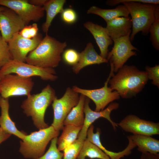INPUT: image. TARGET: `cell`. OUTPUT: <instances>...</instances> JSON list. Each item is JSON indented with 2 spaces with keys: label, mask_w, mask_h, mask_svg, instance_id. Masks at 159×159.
Segmentation results:
<instances>
[{
  "label": "cell",
  "mask_w": 159,
  "mask_h": 159,
  "mask_svg": "<svg viewBox=\"0 0 159 159\" xmlns=\"http://www.w3.org/2000/svg\"><path fill=\"white\" fill-rule=\"evenodd\" d=\"M110 79V87L124 98H130L140 92L148 80L145 71L133 65H124Z\"/></svg>",
  "instance_id": "1"
},
{
  "label": "cell",
  "mask_w": 159,
  "mask_h": 159,
  "mask_svg": "<svg viewBox=\"0 0 159 159\" xmlns=\"http://www.w3.org/2000/svg\"><path fill=\"white\" fill-rule=\"evenodd\" d=\"M67 46L66 42H61L46 34L36 48L28 54L26 62L40 68L54 69L59 65Z\"/></svg>",
  "instance_id": "2"
},
{
  "label": "cell",
  "mask_w": 159,
  "mask_h": 159,
  "mask_svg": "<svg viewBox=\"0 0 159 159\" xmlns=\"http://www.w3.org/2000/svg\"><path fill=\"white\" fill-rule=\"evenodd\" d=\"M57 97L54 90L48 85L39 93L31 94L22 102L21 107L27 116L30 117L39 130L49 127L44 121L47 107Z\"/></svg>",
  "instance_id": "3"
},
{
  "label": "cell",
  "mask_w": 159,
  "mask_h": 159,
  "mask_svg": "<svg viewBox=\"0 0 159 159\" xmlns=\"http://www.w3.org/2000/svg\"><path fill=\"white\" fill-rule=\"evenodd\" d=\"M59 133L52 125L31 132L20 141L19 151L25 158L37 159L45 153L49 141L57 137Z\"/></svg>",
  "instance_id": "4"
},
{
  "label": "cell",
  "mask_w": 159,
  "mask_h": 159,
  "mask_svg": "<svg viewBox=\"0 0 159 159\" xmlns=\"http://www.w3.org/2000/svg\"><path fill=\"white\" fill-rule=\"evenodd\" d=\"M122 4L125 6L131 16V42L140 32L143 35L147 36L154 20V11L157 5L136 2L124 3Z\"/></svg>",
  "instance_id": "5"
},
{
  "label": "cell",
  "mask_w": 159,
  "mask_h": 159,
  "mask_svg": "<svg viewBox=\"0 0 159 159\" xmlns=\"http://www.w3.org/2000/svg\"><path fill=\"white\" fill-rule=\"evenodd\" d=\"M14 74L26 77H39L44 80L54 81L57 76L53 68H43L12 59L0 69V77L6 75Z\"/></svg>",
  "instance_id": "6"
},
{
  "label": "cell",
  "mask_w": 159,
  "mask_h": 159,
  "mask_svg": "<svg viewBox=\"0 0 159 159\" xmlns=\"http://www.w3.org/2000/svg\"><path fill=\"white\" fill-rule=\"evenodd\" d=\"M34 83L31 77H26L14 74L1 78L0 96L5 98L14 96L30 95Z\"/></svg>",
  "instance_id": "7"
},
{
  "label": "cell",
  "mask_w": 159,
  "mask_h": 159,
  "mask_svg": "<svg viewBox=\"0 0 159 159\" xmlns=\"http://www.w3.org/2000/svg\"><path fill=\"white\" fill-rule=\"evenodd\" d=\"M110 67L109 76L102 87L98 89L87 90L74 86L72 88L75 92L92 100L95 104V111H96L103 110L109 103L115 100L119 99L120 97V96L117 91H112V90L108 86L110 80L114 74V68L112 67Z\"/></svg>",
  "instance_id": "8"
},
{
  "label": "cell",
  "mask_w": 159,
  "mask_h": 159,
  "mask_svg": "<svg viewBox=\"0 0 159 159\" xmlns=\"http://www.w3.org/2000/svg\"><path fill=\"white\" fill-rule=\"evenodd\" d=\"M78 93L72 88L68 87L63 96L59 99L55 98L52 103L54 119L51 125L59 131L64 127L63 122L67 115L78 103Z\"/></svg>",
  "instance_id": "9"
},
{
  "label": "cell",
  "mask_w": 159,
  "mask_h": 159,
  "mask_svg": "<svg viewBox=\"0 0 159 159\" xmlns=\"http://www.w3.org/2000/svg\"><path fill=\"white\" fill-rule=\"evenodd\" d=\"M131 32L124 37L113 40L114 46L108 52L107 59L109 60L114 72H117L131 57L137 55L134 50L138 49L131 43L130 38Z\"/></svg>",
  "instance_id": "10"
},
{
  "label": "cell",
  "mask_w": 159,
  "mask_h": 159,
  "mask_svg": "<svg viewBox=\"0 0 159 159\" xmlns=\"http://www.w3.org/2000/svg\"><path fill=\"white\" fill-rule=\"evenodd\" d=\"M0 5L14 11L26 25L30 21H37L44 15L43 7L33 5L27 0H0Z\"/></svg>",
  "instance_id": "11"
},
{
  "label": "cell",
  "mask_w": 159,
  "mask_h": 159,
  "mask_svg": "<svg viewBox=\"0 0 159 159\" xmlns=\"http://www.w3.org/2000/svg\"><path fill=\"white\" fill-rule=\"evenodd\" d=\"M42 39V34L40 33H38L31 39L22 37L19 32L16 34L8 42L13 59L26 62L28 54L36 48Z\"/></svg>",
  "instance_id": "12"
},
{
  "label": "cell",
  "mask_w": 159,
  "mask_h": 159,
  "mask_svg": "<svg viewBox=\"0 0 159 159\" xmlns=\"http://www.w3.org/2000/svg\"><path fill=\"white\" fill-rule=\"evenodd\" d=\"M125 132L151 136L159 134V123L140 119L137 116L130 115L117 123Z\"/></svg>",
  "instance_id": "13"
},
{
  "label": "cell",
  "mask_w": 159,
  "mask_h": 159,
  "mask_svg": "<svg viewBox=\"0 0 159 159\" xmlns=\"http://www.w3.org/2000/svg\"><path fill=\"white\" fill-rule=\"evenodd\" d=\"M90 102V99L86 97L84 108V112L85 114L84 121L77 138H78L84 140L87 138V131L90 126L99 118L102 117L107 119L111 124L115 131L116 130L117 127L118 126L117 123L112 120L110 115L112 111L118 108V103L116 102L112 103L105 109L97 112L93 111L90 108L89 106Z\"/></svg>",
  "instance_id": "14"
},
{
  "label": "cell",
  "mask_w": 159,
  "mask_h": 159,
  "mask_svg": "<svg viewBox=\"0 0 159 159\" xmlns=\"http://www.w3.org/2000/svg\"><path fill=\"white\" fill-rule=\"evenodd\" d=\"M25 26L23 20L13 10L6 8L0 12V32L7 42Z\"/></svg>",
  "instance_id": "15"
},
{
  "label": "cell",
  "mask_w": 159,
  "mask_h": 159,
  "mask_svg": "<svg viewBox=\"0 0 159 159\" xmlns=\"http://www.w3.org/2000/svg\"><path fill=\"white\" fill-rule=\"evenodd\" d=\"M85 28L91 33L99 48L100 55L107 59L108 47L112 44L113 41L108 34L105 27L88 21L84 24Z\"/></svg>",
  "instance_id": "16"
},
{
  "label": "cell",
  "mask_w": 159,
  "mask_h": 159,
  "mask_svg": "<svg viewBox=\"0 0 159 159\" xmlns=\"http://www.w3.org/2000/svg\"><path fill=\"white\" fill-rule=\"evenodd\" d=\"M94 126L92 125L89 127L87 132V138L91 142L95 145L107 155L111 159H120L130 154L132 150L136 145L130 139H128V144L123 150L115 152L107 150L102 144L100 139L101 130L97 128L96 133L94 132Z\"/></svg>",
  "instance_id": "17"
},
{
  "label": "cell",
  "mask_w": 159,
  "mask_h": 159,
  "mask_svg": "<svg viewBox=\"0 0 159 159\" xmlns=\"http://www.w3.org/2000/svg\"><path fill=\"white\" fill-rule=\"evenodd\" d=\"M0 127L6 132L23 140L27 134L24 131L19 130L15 123L11 119L9 113V98H5L0 96Z\"/></svg>",
  "instance_id": "18"
},
{
  "label": "cell",
  "mask_w": 159,
  "mask_h": 159,
  "mask_svg": "<svg viewBox=\"0 0 159 159\" xmlns=\"http://www.w3.org/2000/svg\"><path fill=\"white\" fill-rule=\"evenodd\" d=\"M108 61L99 55L95 51L92 43H87L85 49L80 53V57L77 63L73 66V72L78 74L86 66L95 64L107 63Z\"/></svg>",
  "instance_id": "19"
},
{
  "label": "cell",
  "mask_w": 159,
  "mask_h": 159,
  "mask_svg": "<svg viewBox=\"0 0 159 159\" xmlns=\"http://www.w3.org/2000/svg\"><path fill=\"white\" fill-rule=\"evenodd\" d=\"M106 23V29L112 40L124 37L131 32L132 21L129 16L117 17Z\"/></svg>",
  "instance_id": "20"
},
{
  "label": "cell",
  "mask_w": 159,
  "mask_h": 159,
  "mask_svg": "<svg viewBox=\"0 0 159 159\" xmlns=\"http://www.w3.org/2000/svg\"><path fill=\"white\" fill-rule=\"evenodd\" d=\"M138 146V150L142 153L157 154L159 153V140L151 136L133 134L127 137Z\"/></svg>",
  "instance_id": "21"
},
{
  "label": "cell",
  "mask_w": 159,
  "mask_h": 159,
  "mask_svg": "<svg viewBox=\"0 0 159 159\" xmlns=\"http://www.w3.org/2000/svg\"><path fill=\"white\" fill-rule=\"evenodd\" d=\"M87 13L97 15L103 18L106 22L117 17L129 16L128 11L123 4L111 9H102L96 6H92L87 10Z\"/></svg>",
  "instance_id": "22"
},
{
  "label": "cell",
  "mask_w": 159,
  "mask_h": 159,
  "mask_svg": "<svg viewBox=\"0 0 159 159\" xmlns=\"http://www.w3.org/2000/svg\"><path fill=\"white\" fill-rule=\"evenodd\" d=\"M66 2L65 0H47L43 6L44 11L46 12V17L45 21L42 25V30L46 34H47L55 16L58 14H60L63 10Z\"/></svg>",
  "instance_id": "23"
},
{
  "label": "cell",
  "mask_w": 159,
  "mask_h": 159,
  "mask_svg": "<svg viewBox=\"0 0 159 159\" xmlns=\"http://www.w3.org/2000/svg\"><path fill=\"white\" fill-rule=\"evenodd\" d=\"M86 98L85 96L80 95L78 103L72 108L64 119V125L82 126L85 120L84 108Z\"/></svg>",
  "instance_id": "24"
},
{
  "label": "cell",
  "mask_w": 159,
  "mask_h": 159,
  "mask_svg": "<svg viewBox=\"0 0 159 159\" xmlns=\"http://www.w3.org/2000/svg\"><path fill=\"white\" fill-rule=\"evenodd\" d=\"M82 127L72 125H67L64 126L62 132L57 139V148L60 151H63L77 138Z\"/></svg>",
  "instance_id": "25"
},
{
  "label": "cell",
  "mask_w": 159,
  "mask_h": 159,
  "mask_svg": "<svg viewBox=\"0 0 159 159\" xmlns=\"http://www.w3.org/2000/svg\"><path fill=\"white\" fill-rule=\"evenodd\" d=\"M87 157L90 159H111L97 146L90 142L86 138L77 159H85Z\"/></svg>",
  "instance_id": "26"
},
{
  "label": "cell",
  "mask_w": 159,
  "mask_h": 159,
  "mask_svg": "<svg viewBox=\"0 0 159 159\" xmlns=\"http://www.w3.org/2000/svg\"><path fill=\"white\" fill-rule=\"evenodd\" d=\"M154 19L149 31L150 39L153 47L159 50V6L157 5L154 11Z\"/></svg>",
  "instance_id": "27"
},
{
  "label": "cell",
  "mask_w": 159,
  "mask_h": 159,
  "mask_svg": "<svg viewBox=\"0 0 159 159\" xmlns=\"http://www.w3.org/2000/svg\"><path fill=\"white\" fill-rule=\"evenodd\" d=\"M84 140L77 138L66 148L63 151V159H77Z\"/></svg>",
  "instance_id": "28"
},
{
  "label": "cell",
  "mask_w": 159,
  "mask_h": 159,
  "mask_svg": "<svg viewBox=\"0 0 159 159\" xmlns=\"http://www.w3.org/2000/svg\"><path fill=\"white\" fill-rule=\"evenodd\" d=\"M57 138H53L49 148L42 155L36 159H63V154L58 149Z\"/></svg>",
  "instance_id": "29"
},
{
  "label": "cell",
  "mask_w": 159,
  "mask_h": 159,
  "mask_svg": "<svg viewBox=\"0 0 159 159\" xmlns=\"http://www.w3.org/2000/svg\"><path fill=\"white\" fill-rule=\"evenodd\" d=\"M12 59L8 43L3 39L0 32V69Z\"/></svg>",
  "instance_id": "30"
},
{
  "label": "cell",
  "mask_w": 159,
  "mask_h": 159,
  "mask_svg": "<svg viewBox=\"0 0 159 159\" xmlns=\"http://www.w3.org/2000/svg\"><path fill=\"white\" fill-rule=\"evenodd\" d=\"M80 57V53L72 49H66L63 52L62 58L67 64L73 66L78 62Z\"/></svg>",
  "instance_id": "31"
},
{
  "label": "cell",
  "mask_w": 159,
  "mask_h": 159,
  "mask_svg": "<svg viewBox=\"0 0 159 159\" xmlns=\"http://www.w3.org/2000/svg\"><path fill=\"white\" fill-rule=\"evenodd\" d=\"M38 28L37 24L25 26L19 32L22 37L28 39H31L35 37L38 34Z\"/></svg>",
  "instance_id": "32"
},
{
  "label": "cell",
  "mask_w": 159,
  "mask_h": 159,
  "mask_svg": "<svg viewBox=\"0 0 159 159\" xmlns=\"http://www.w3.org/2000/svg\"><path fill=\"white\" fill-rule=\"evenodd\" d=\"M60 14L62 20L67 24H73L75 22L77 19L76 12L73 9L71 8L64 9Z\"/></svg>",
  "instance_id": "33"
},
{
  "label": "cell",
  "mask_w": 159,
  "mask_h": 159,
  "mask_svg": "<svg viewBox=\"0 0 159 159\" xmlns=\"http://www.w3.org/2000/svg\"><path fill=\"white\" fill-rule=\"evenodd\" d=\"M145 69L148 79L152 80V84L159 87V65L156 64L152 67L147 66L145 67Z\"/></svg>",
  "instance_id": "34"
},
{
  "label": "cell",
  "mask_w": 159,
  "mask_h": 159,
  "mask_svg": "<svg viewBox=\"0 0 159 159\" xmlns=\"http://www.w3.org/2000/svg\"><path fill=\"white\" fill-rule=\"evenodd\" d=\"M130 2H140L155 5L159 4L158 0H108L106 1V4L110 6H114L120 3Z\"/></svg>",
  "instance_id": "35"
},
{
  "label": "cell",
  "mask_w": 159,
  "mask_h": 159,
  "mask_svg": "<svg viewBox=\"0 0 159 159\" xmlns=\"http://www.w3.org/2000/svg\"><path fill=\"white\" fill-rule=\"evenodd\" d=\"M140 159H159V154H153L149 153H142Z\"/></svg>",
  "instance_id": "36"
},
{
  "label": "cell",
  "mask_w": 159,
  "mask_h": 159,
  "mask_svg": "<svg viewBox=\"0 0 159 159\" xmlns=\"http://www.w3.org/2000/svg\"><path fill=\"white\" fill-rule=\"evenodd\" d=\"M11 135L0 127V144L7 139Z\"/></svg>",
  "instance_id": "37"
},
{
  "label": "cell",
  "mask_w": 159,
  "mask_h": 159,
  "mask_svg": "<svg viewBox=\"0 0 159 159\" xmlns=\"http://www.w3.org/2000/svg\"><path fill=\"white\" fill-rule=\"evenodd\" d=\"M47 0H29L28 2L30 4L37 6H44L46 3Z\"/></svg>",
  "instance_id": "38"
},
{
  "label": "cell",
  "mask_w": 159,
  "mask_h": 159,
  "mask_svg": "<svg viewBox=\"0 0 159 159\" xmlns=\"http://www.w3.org/2000/svg\"><path fill=\"white\" fill-rule=\"evenodd\" d=\"M6 7L2 6H0V12L4 10Z\"/></svg>",
  "instance_id": "39"
},
{
  "label": "cell",
  "mask_w": 159,
  "mask_h": 159,
  "mask_svg": "<svg viewBox=\"0 0 159 159\" xmlns=\"http://www.w3.org/2000/svg\"><path fill=\"white\" fill-rule=\"evenodd\" d=\"M1 79V78L0 77V84Z\"/></svg>",
  "instance_id": "40"
}]
</instances>
